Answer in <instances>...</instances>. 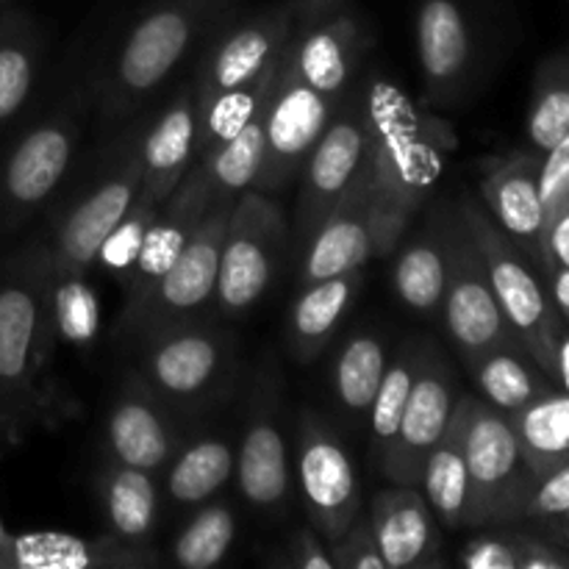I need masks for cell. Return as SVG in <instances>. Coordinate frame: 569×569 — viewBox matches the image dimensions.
<instances>
[{
    "label": "cell",
    "mask_w": 569,
    "mask_h": 569,
    "mask_svg": "<svg viewBox=\"0 0 569 569\" xmlns=\"http://www.w3.org/2000/svg\"><path fill=\"white\" fill-rule=\"evenodd\" d=\"M461 445L470 472L467 528L517 526L526 520L528 495L537 476L522 459L509 415L481 395H459Z\"/></svg>",
    "instance_id": "cell-5"
},
{
    "label": "cell",
    "mask_w": 569,
    "mask_h": 569,
    "mask_svg": "<svg viewBox=\"0 0 569 569\" xmlns=\"http://www.w3.org/2000/svg\"><path fill=\"white\" fill-rule=\"evenodd\" d=\"M281 61V59H278ZM278 64H272L264 76L256 81L244 83V87L226 89L211 98L198 100V142H194V161L200 156L211 153V150L222 148L231 142L253 117L261 114L270 98L272 81H276Z\"/></svg>",
    "instance_id": "cell-37"
},
{
    "label": "cell",
    "mask_w": 569,
    "mask_h": 569,
    "mask_svg": "<svg viewBox=\"0 0 569 569\" xmlns=\"http://www.w3.org/2000/svg\"><path fill=\"white\" fill-rule=\"evenodd\" d=\"M417 365H420V342L406 345L392 361H389L387 372H383V381L378 387L376 400L370 406V433H372V450H376L378 465L383 461V456L392 448L395 437H398L400 420H403L406 403H409L411 387H415Z\"/></svg>",
    "instance_id": "cell-42"
},
{
    "label": "cell",
    "mask_w": 569,
    "mask_h": 569,
    "mask_svg": "<svg viewBox=\"0 0 569 569\" xmlns=\"http://www.w3.org/2000/svg\"><path fill=\"white\" fill-rule=\"evenodd\" d=\"M367 144H370V131H367L365 94L361 83H353L300 167V189L295 203L298 250L359 183L367 161Z\"/></svg>",
    "instance_id": "cell-12"
},
{
    "label": "cell",
    "mask_w": 569,
    "mask_h": 569,
    "mask_svg": "<svg viewBox=\"0 0 569 569\" xmlns=\"http://www.w3.org/2000/svg\"><path fill=\"white\" fill-rule=\"evenodd\" d=\"M420 492L426 495L433 517L450 531L467 528V511H470V472H467L465 445H461V411L459 400L450 415L448 428L439 437L422 465Z\"/></svg>",
    "instance_id": "cell-32"
},
{
    "label": "cell",
    "mask_w": 569,
    "mask_h": 569,
    "mask_svg": "<svg viewBox=\"0 0 569 569\" xmlns=\"http://www.w3.org/2000/svg\"><path fill=\"white\" fill-rule=\"evenodd\" d=\"M459 395L453 367L448 365V359L439 353L433 342H420L415 387H411L398 437L381 461V472L389 481L403 483V487H420L422 465L448 428Z\"/></svg>",
    "instance_id": "cell-18"
},
{
    "label": "cell",
    "mask_w": 569,
    "mask_h": 569,
    "mask_svg": "<svg viewBox=\"0 0 569 569\" xmlns=\"http://www.w3.org/2000/svg\"><path fill=\"white\" fill-rule=\"evenodd\" d=\"M539 164H542V153L537 150L511 153L483 178L481 194L495 226L542 272L545 209L542 194H539Z\"/></svg>",
    "instance_id": "cell-22"
},
{
    "label": "cell",
    "mask_w": 569,
    "mask_h": 569,
    "mask_svg": "<svg viewBox=\"0 0 569 569\" xmlns=\"http://www.w3.org/2000/svg\"><path fill=\"white\" fill-rule=\"evenodd\" d=\"M465 365L481 398L503 415H515L539 395L556 389L553 378L537 365V359L528 353L522 342L500 345Z\"/></svg>",
    "instance_id": "cell-30"
},
{
    "label": "cell",
    "mask_w": 569,
    "mask_h": 569,
    "mask_svg": "<svg viewBox=\"0 0 569 569\" xmlns=\"http://www.w3.org/2000/svg\"><path fill=\"white\" fill-rule=\"evenodd\" d=\"M526 131L537 153H548L569 133V50L548 56L537 67Z\"/></svg>",
    "instance_id": "cell-40"
},
{
    "label": "cell",
    "mask_w": 569,
    "mask_h": 569,
    "mask_svg": "<svg viewBox=\"0 0 569 569\" xmlns=\"http://www.w3.org/2000/svg\"><path fill=\"white\" fill-rule=\"evenodd\" d=\"M239 0H150L122 33L109 67L98 81L100 126L133 120L194 50L231 14Z\"/></svg>",
    "instance_id": "cell-2"
},
{
    "label": "cell",
    "mask_w": 569,
    "mask_h": 569,
    "mask_svg": "<svg viewBox=\"0 0 569 569\" xmlns=\"http://www.w3.org/2000/svg\"><path fill=\"white\" fill-rule=\"evenodd\" d=\"M361 94L370 144L359 183L350 192L365 200L387 259L437 189L456 133L387 78L361 81Z\"/></svg>",
    "instance_id": "cell-1"
},
{
    "label": "cell",
    "mask_w": 569,
    "mask_h": 569,
    "mask_svg": "<svg viewBox=\"0 0 569 569\" xmlns=\"http://www.w3.org/2000/svg\"><path fill=\"white\" fill-rule=\"evenodd\" d=\"M137 376L178 417L214 406L228 392L237 367L231 333L200 317L164 328L137 345Z\"/></svg>",
    "instance_id": "cell-6"
},
{
    "label": "cell",
    "mask_w": 569,
    "mask_h": 569,
    "mask_svg": "<svg viewBox=\"0 0 569 569\" xmlns=\"http://www.w3.org/2000/svg\"><path fill=\"white\" fill-rule=\"evenodd\" d=\"M159 209L161 206L156 203V200L150 198L142 187H139L131 209L126 211V217L117 222V228L109 233V239L103 242V248H100L98 261H103L109 270H114L117 276L126 278L128 270H131L133 259H137L139 248H142L144 237H148L150 222H153L156 214H159Z\"/></svg>",
    "instance_id": "cell-43"
},
{
    "label": "cell",
    "mask_w": 569,
    "mask_h": 569,
    "mask_svg": "<svg viewBox=\"0 0 569 569\" xmlns=\"http://www.w3.org/2000/svg\"><path fill=\"white\" fill-rule=\"evenodd\" d=\"M287 565L298 569H337L331 550L315 528H298L287 545Z\"/></svg>",
    "instance_id": "cell-47"
},
{
    "label": "cell",
    "mask_w": 569,
    "mask_h": 569,
    "mask_svg": "<svg viewBox=\"0 0 569 569\" xmlns=\"http://www.w3.org/2000/svg\"><path fill=\"white\" fill-rule=\"evenodd\" d=\"M194 164L206 176L214 198H239L253 189L264 167V109L231 142L200 156Z\"/></svg>",
    "instance_id": "cell-38"
},
{
    "label": "cell",
    "mask_w": 569,
    "mask_h": 569,
    "mask_svg": "<svg viewBox=\"0 0 569 569\" xmlns=\"http://www.w3.org/2000/svg\"><path fill=\"white\" fill-rule=\"evenodd\" d=\"M370 259H383L378 228L365 200L350 192L298 250V281L303 287L322 278L342 276L359 270Z\"/></svg>",
    "instance_id": "cell-26"
},
{
    "label": "cell",
    "mask_w": 569,
    "mask_h": 569,
    "mask_svg": "<svg viewBox=\"0 0 569 569\" xmlns=\"http://www.w3.org/2000/svg\"><path fill=\"white\" fill-rule=\"evenodd\" d=\"M522 459L533 476H545L569 461V392L550 389L520 411L509 415Z\"/></svg>",
    "instance_id": "cell-34"
},
{
    "label": "cell",
    "mask_w": 569,
    "mask_h": 569,
    "mask_svg": "<svg viewBox=\"0 0 569 569\" xmlns=\"http://www.w3.org/2000/svg\"><path fill=\"white\" fill-rule=\"evenodd\" d=\"M292 472L311 528L328 545L337 542L361 511V483L348 445L320 411L303 409L298 415Z\"/></svg>",
    "instance_id": "cell-13"
},
{
    "label": "cell",
    "mask_w": 569,
    "mask_h": 569,
    "mask_svg": "<svg viewBox=\"0 0 569 569\" xmlns=\"http://www.w3.org/2000/svg\"><path fill=\"white\" fill-rule=\"evenodd\" d=\"M233 203L237 198H214L170 270L142 298L122 306L114 326V337L122 345L137 348L142 339L153 337L164 328L194 320L214 300L222 237H226Z\"/></svg>",
    "instance_id": "cell-7"
},
{
    "label": "cell",
    "mask_w": 569,
    "mask_h": 569,
    "mask_svg": "<svg viewBox=\"0 0 569 569\" xmlns=\"http://www.w3.org/2000/svg\"><path fill=\"white\" fill-rule=\"evenodd\" d=\"M83 111L81 89H70L17 137L0 161V239L28 226L70 176Z\"/></svg>",
    "instance_id": "cell-4"
},
{
    "label": "cell",
    "mask_w": 569,
    "mask_h": 569,
    "mask_svg": "<svg viewBox=\"0 0 569 569\" xmlns=\"http://www.w3.org/2000/svg\"><path fill=\"white\" fill-rule=\"evenodd\" d=\"M553 383L559 389L569 392V326H565V331L559 333L553 348V372H550Z\"/></svg>",
    "instance_id": "cell-51"
},
{
    "label": "cell",
    "mask_w": 569,
    "mask_h": 569,
    "mask_svg": "<svg viewBox=\"0 0 569 569\" xmlns=\"http://www.w3.org/2000/svg\"><path fill=\"white\" fill-rule=\"evenodd\" d=\"M565 511H569V461L533 481L522 522L548 520V517H559Z\"/></svg>",
    "instance_id": "cell-46"
},
{
    "label": "cell",
    "mask_w": 569,
    "mask_h": 569,
    "mask_svg": "<svg viewBox=\"0 0 569 569\" xmlns=\"http://www.w3.org/2000/svg\"><path fill=\"white\" fill-rule=\"evenodd\" d=\"M545 283H548L550 300H553L556 311L561 315V320L569 326V267H548L545 270Z\"/></svg>",
    "instance_id": "cell-50"
},
{
    "label": "cell",
    "mask_w": 569,
    "mask_h": 569,
    "mask_svg": "<svg viewBox=\"0 0 569 569\" xmlns=\"http://www.w3.org/2000/svg\"><path fill=\"white\" fill-rule=\"evenodd\" d=\"M50 259L44 242L0 264V450L26 439L42 417V376L53 342L44 328Z\"/></svg>",
    "instance_id": "cell-3"
},
{
    "label": "cell",
    "mask_w": 569,
    "mask_h": 569,
    "mask_svg": "<svg viewBox=\"0 0 569 569\" xmlns=\"http://www.w3.org/2000/svg\"><path fill=\"white\" fill-rule=\"evenodd\" d=\"M237 478L244 500L259 511H281L292 492V456L283 433V383L272 361L259 367L250 389Z\"/></svg>",
    "instance_id": "cell-16"
},
{
    "label": "cell",
    "mask_w": 569,
    "mask_h": 569,
    "mask_svg": "<svg viewBox=\"0 0 569 569\" xmlns=\"http://www.w3.org/2000/svg\"><path fill=\"white\" fill-rule=\"evenodd\" d=\"M439 311H442L445 328L465 361L500 348V345L520 342L500 311L481 250H478L459 206H450L448 214V281H445Z\"/></svg>",
    "instance_id": "cell-14"
},
{
    "label": "cell",
    "mask_w": 569,
    "mask_h": 569,
    "mask_svg": "<svg viewBox=\"0 0 569 569\" xmlns=\"http://www.w3.org/2000/svg\"><path fill=\"white\" fill-rule=\"evenodd\" d=\"M387 367V345L372 331L353 333L339 350L337 361H333V398H337L339 411L353 426H361L370 417V406L376 400Z\"/></svg>",
    "instance_id": "cell-35"
},
{
    "label": "cell",
    "mask_w": 569,
    "mask_h": 569,
    "mask_svg": "<svg viewBox=\"0 0 569 569\" xmlns=\"http://www.w3.org/2000/svg\"><path fill=\"white\" fill-rule=\"evenodd\" d=\"M370 42L365 20L345 6L326 20L295 26L281 61L311 89L342 100L353 89Z\"/></svg>",
    "instance_id": "cell-20"
},
{
    "label": "cell",
    "mask_w": 569,
    "mask_h": 569,
    "mask_svg": "<svg viewBox=\"0 0 569 569\" xmlns=\"http://www.w3.org/2000/svg\"><path fill=\"white\" fill-rule=\"evenodd\" d=\"M448 214L450 206L433 211L420 233L400 239L395 256L392 287L398 298L420 315L442 309L445 281H448Z\"/></svg>",
    "instance_id": "cell-28"
},
{
    "label": "cell",
    "mask_w": 569,
    "mask_h": 569,
    "mask_svg": "<svg viewBox=\"0 0 569 569\" xmlns=\"http://www.w3.org/2000/svg\"><path fill=\"white\" fill-rule=\"evenodd\" d=\"M211 203H214V194H211L209 181L200 172V167L192 164L187 176L181 178V183L172 189L170 198L161 203L156 220L150 222L148 237H144L142 248H139L137 259L126 276V303L142 298L170 270V264L187 248L194 228L200 226Z\"/></svg>",
    "instance_id": "cell-21"
},
{
    "label": "cell",
    "mask_w": 569,
    "mask_h": 569,
    "mask_svg": "<svg viewBox=\"0 0 569 569\" xmlns=\"http://www.w3.org/2000/svg\"><path fill=\"white\" fill-rule=\"evenodd\" d=\"M142 128H131L117 137L109 159L100 167L87 192L67 206L53 231L42 239L50 259V272L59 276H87L98 261L100 248L126 217L142 187V156H139Z\"/></svg>",
    "instance_id": "cell-9"
},
{
    "label": "cell",
    "mask_w": 569,
    "mask_h": 569,
    "mask_svg": "<svg viewBox=\"0 0 569 569\" xmlns=\"http://www.w3.org/2000/svg\"><path fill=\"white\" fill-rule=\"evenodd\" d=\"M459 211L476 239L481 259L487 264L489 283L495 289L500 311L509 320L528 353L545 372H553V348L567 322L550 300L548 283L531 259L495 226L489 211L478 200H459Z\"/></svg>",
    "instance_id": "cell-8"
},
{
    "label": "cell",
    "mask_w": 569,
    "mask_h": 569,
    "mask_svg": "<svg viewBox=\"0 0 569 569\" xmlns=\"http://www.w3.org/2000/svg\"><path fill=\"white\" fill-rule=\"evenodd\" d=\"M153 565H159V556L114 533L83 539L72 533L37 531L22 533V537L9 533L0 569H106Z\"/></svg>",
    "instance_id": "cell-25"
},
{
    "label": "cell",
    "mask_w": 569,
    "mask_h": 569,
    "mask_svg": "<svg viewBox=\"0 0 569 569\" xmlns=\"http://www.w3.org/2000/svg\"><path fill=\"white\" fill-rule=\"evenodd\" d=\"M106 453L114 465L137 467L144 472H161L183 445L178 415L156 398L153 389L131 372L122 381L103 428Z\"/></svg>",
    "instance_id": "cell-19"
},
{
    "label": "cell",
    "mask_w": 569,
    "mask_h": 569,
    "mask_svg": "<svg viewBox=\"0 0 569 569\" xmlns=\"http://www.w3.org/2000/svg\"><path fill=\"white\" fill-rule=\"evenodd\" d=\"M6 542H9V533H6L3 522H0V561H3V550H6Z\"/></svg>",
    "instance_id": "cell-52"
},
{
    "label": "cell",
    "mask_w": 569,
    "mask_h": 569,
    "mask_svg": "<svg viewBox=\"0 0 569 569\" xmlns=\"http://www.w3.org/2000/svg\"><path fill=\"white\" fill-rule=\"evenodd\" d=\"M94 487H98V500L109 533L128 539V542H142L156 531L159 483H156L153 472L106 461Z\"/></svg>",
    "instance_id": "cell-31"
},
{
    "label": "cell",
    "mask_w": 569,
    "mask_h": 569,
    "mask_svg": "<svg viewBox=\"0 0 569 569\" xmlns=\"http://www.w3.org/2000/svg\"><path fill=\"white\" fill-rule=\"evenodd\" d=\"M42 70V33L22 9L0 11V131L31 103Z\"/></svg>",
    "instance_id": "cell-29"
},
{
    "label": "cell",
    "mask_w": 569,
    "mask_h": 569,
    "mask_svg": "<svg viewBox=\"0 0 569 569\" xmlns=\"http://www.w3.org/2000/svg\"><path fill=\"white\" fill-rule=\"evenodd\" d=\"M539 194H542L545 226L569 209V133L542 153L539 164Z\"/></svg>",
    "instance_id": "cell-45"
},
{
    "label": "cell",
    "mask_w": 569,
    "mask_h": 569,
    "mask_svg": "<svg viewBox=\"0 0 569 569\" xmlns=\"http://www.w3.org/2000/svg\"><path fill=\"white\" fill-rule=\"evenodd\" d=\"M365 283V272L350 270L342 276L322 278V281L303 283L300 295L289 309L287 339L289 350L298 361H315L331 345L348 311Z\"/></svg>",
    "instance_id": "cell-27"
},
{
    "label": "cell",
    "mask_w": 569,
    "mask_h": 569,
    "mask_svg": "<svg viewBox=\"0 0 569 569\" xmlns=\"http://www.w3.org/2000/svg\"><path fill=\"white\" fill-rule=\"evenodd\" d=\"M339 103L342 100L311 89L278 61L276 81L264 106V167L256 189L276 194L300 176L306 156L326 131Z\"/></svg>",
    "instance_id": "cell-17"
},
{
    "label": "cell",
    "mask_w": 569,
    "mask_h": 569,
    "mask_svg": "<svg viewBox=\"0 0 569 569\" xmlns=\"http://www.w3.org/2000/svg\"><path fill=\"white\" fill-rule=\"evenodd\" d=\"M237 539V515L228 503L198 506L172 545V561L183 569H211L220 565Z\"/></svg>",
    "instance_id": "cell-41"
},
{
    "label": "cell",
    "mask_w": 569,
    "mask_h": 569,
    "mask_svg": "<svg viewBox=\"0 0 569 569\" xmlns=\"http://www.w3.org/2000/svg\"><path fill=\"white\" fill-rule=\"evenodd\" d=\"M194 142H198V94L192 81L181 83L170 103L142 128L139 156H142V189L164 203L172 189L181 183L189 167L194 164Z\"/></svg>",
    "instance_id": "cell-23"
},
{
    "label": "cell",
    "mask_w": 569,
    "mask_h": 569,
    "mask_svg": "<svg viewBox=\"0 0 569 569\" xmlns=\"http://www.w3.org/2000/svg\"><path fill=\"white\" fill-rule=\"evenodd\" d=\"M295 11V26H306V22L326 20V17L337 14L350 0H289Z\"/></svg>",
    "instance_id": "cell-49"
},
{
    "label": "cell",
    "mask_w": 569,
    "mask_h": 569,
    "mask_svg": "<svg viewBox=\"0 0 569 569\" xmlns=\"http://www.w3.org/2000/svg\"><path fill=\"white\" fill-rule=\"evenodd\" d=\"M295 31V11L289 0L270 3L250 14H231L203 44L198 70H194V94L198 100L211 98L226 89L244 87L278 64L289 37Z\"/></svg>",
    "instance_id": "cell-15"
},
{
    "label": "cell",
    "mask_w": 569,
    "mask_h": 569,
    "mask_svg": "<svg viewBox=\"0 0 569 569\" xmlns=\"http://www.w3.org/2000/svg\"><path fill=\"white\" fill-rule=\"evenodd\" d=\"M331 550L333 567L337 569H387L381 548H378L376 531H372V520L367 515H356L348 531L328 545Z\"/></svg>",
    "instance_id": "cell-44"
},
{
    "label": "cell",
    "mask_w": 569,
    "mask_h": 569,
    "mask_svg": "<svg viewBox=\"0 0 569 569\" xmlns=\"http://www.w3.org/2000/svg\"><path fill=\"white\" fill-rule=\"evenodd\" d=\"M237 472V453L222 437L181 445L164 472V495L178 506H203L226 489Z\"/></svg>",
    "instance_id": "cell-33"
},
{
    "label": "cell",
    "mask_w": 569,
    "mask_h": 569,
    "mask_svg": "<svg viewBox=\"0 0 569 569\" xmlns=\"http://www.w3.org/2000/svg\"><path fill=\"white\" fill-rule=\"evenodd\" d=\"M370 520L387 569L439 565L442 537L420 487L395 483L378 492L372 500Z\"/></svg>",
    "instance_id": "cell-24"
},
{
    "label": "cell",
    "mask_w": 569,
    "mask_h": 569,
    "mask_svg": "<svg viewBox=\"0 0 569 569\" xmlns=\"http://www.w3.org/2000/svg\"><path fill=\"white\" fill-rule=\"evenodd\" d=\"M44 328L50 342H67L89 348L100 331V306L87 276H59L50 272L48 300H44Z\"/></svg>",
    "instance_id": "cell-39"
},
{
    "label": "cell",
    "mask_w": 569,
    "mask_h": 569,
    "mask_svg": "<svg viewBox=\"0 0 569 569\" xmlns=\"http://www.w3.org/2000/svg\"><path fill=\"white\" fill-rule=\"evenodd\" d=\"M289 239V222L276 194L248 189L233 203L222 237L214 300L222 315H244L276 278Z\"/></svg>",
    "instance_id": "cell-11"
},
{
    "label": "cell",
    "mask_w": 569,
    "mask_h": 569,
    "mask_svg": "<svg viewBox=\"0 0 569 569\" xmlns=\"http://www.w3.org/2000/svg\"><path fill=\"white\" fill-rule=\"evenodd\" d=\"M459 565L467 569H569V553L539 531H495L470 539L461 548Z\"/></svg>",
    "instance_id": "cell-36"
},
{
    "label": "cell",
    "mask_w": 569,
    "mask_h": 569,
    "mask_svg": "<svg viewBox=\"0 0 569 569\" xmlns=\"http://www.w3.org/2000/svg\"><path fill=\"white\" fill-rule=\"evenodd\" d=\"M542 248H545V270L553 264L569 267V209L561 211L559 217H553V220L545 226Z\"/></svg>",
    "instance_id": "cell-48"
},
{
    "label": "cell",
    "mask_w": 569,
    "mask_h": 569,
    "mask_svg": "<svg viewBox=\"0 0 569 569\" xmlns=\"http://www.w3.org/2000/svg\"><path fill=\"white\" fill-rule=\"evenodd\" d=\"M487 11L483 0H420L417 53L426 98L437 106H461L487 70Z\"/></svg>",
    "instance_id": "cell-10"
}]
</instances>
